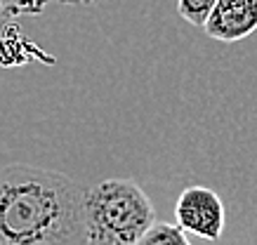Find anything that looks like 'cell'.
I'll use <instances>...</instances> for the list:
<instances>
[{"label":"cell","instance_id":"cell-4","mask_svg":"<svg viewBox=\"0 0 257 245\" xmlns=\"http://www.w3.org/2000/svg\"><path fill=\"white\" fill-rule=\"evenodd\" d=\"M205 33L219 43H238L257 31V0H217Z\"/></svg>","mask_w":257,"mask_h":245},{"label":"cell","instance_id":"cell-7","mask_svg":"<svg viewBox=\"0 0 257 245\" xmlns=\"http://www.w3.org/2000/svg\"><path fill=\"white\" fill-rule=\"evenodd\" d=\"M52 0H0V17H31L40 15Z\"/></svg>","mask_w":257,"mask_h":245},{"label":"cell","instance_id":"cell-6","mask_svg":"<svg viewBox=\"0 0 257 245\" xmlns=\"http://www.w3.org/2000/svg\"><path fill=\"white\" fill-rule=\"evenodd\" d=\"M215 5H217V0H177V12L187 24L203 29Z\"/></svg>","mask_w":257,"mask_h":245},{"label":"cell","instance_id":"cell-1","mask_svg":"<svg viewBox=\"0 0 257 245\" xmlns=\"http://www.w3.org/2000/svg\"><path fill=\"white\" fill-rule=\"evenodd\" d=\"M87 189L36 165L0 170V245H87Z\"/></svg>","mask_w":257,"mask_h":245},{"label":"cell","instance_id":"cell-8","mask_svg":"<svg viewBox=\"0 0 257 245\" xmlns=\"http://www.w3.org/2000/svg\"><path fill=\"white\" fill-rule=\"evenodd\" d=\"M55 3H62V5H92L97 0H55Z\"/></svg>","mask_w":257,"mask_h":245},{"label":"cell","instance_id":"cell-5","mask_svg":"<svg viewBox=\"0 0 257 245\" xmlns=\"http://www.w3.org/2000/svg\"><path fill=\"white\" fill-rule=\"evenodd\" d=\"M137 245H191V243L187 238V231H182L177 224L156 221Z\"/></svg>","mask_w":257,"mask_h":245},{"label":"cell","instance_id":"cell-3","mask_svg":"<svg viewBox=\"0 0 257 245\" xmlns=\"http://www.w3.org/2000/svg\"><path fill=\"white\" fill-rule=\"evenodd\" d=\"M177 226L203 240H219L224 231V203L208 186H189L175 205Z\"/></svg>","mask_w":257,"mask_h":245},{"label":"cell","instance_id":"cell-2","mask_svg":"<svg viewBox=\"0 0 257 245\" xmlns=\"http://www.w3.org/2000/svg\"><path fill=\"white\" fill-rule=\"evenodd\" d=\"M154 224V203L133 179H106L87 189V245H137Z\"/></svg>","mask_w":257,"mask_h":245}]
</instances>
